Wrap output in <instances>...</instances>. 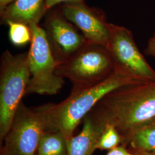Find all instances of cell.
Segmentation results:
<instances>
[{"mask_svg": "<svg viewBox=\"0 0 155 155\" xmlns=\"http://www.w3.org/2000/svg\"><path fill=\"white\" fill-rule=\"evenodd\" d=\"M15 0H0L1 12L3 11L6 8L12 3Z\"/></svg>", "mask_w": 155, "mask_h": 155, "instance_id": "19", "label": "cell"}, {"mask_svg": "<svg viewBox=\"0 0 155 155\" xmlns=\"http://www.w3.org/2000/svg\"><path fill=\"white\" fill-rule=\"evenodd\" d=\"M46 11L45 0H15L1 13L5 24L13 21L29 25L39 24Z\"/></svg>", "mask_w": 155, "mask_h": 155, "instance_id": "11", "label": "cell"}, {"mask_svg": "<svg viewBox=\"0 0 155 155\" xmlns=\"http://www.w3.org/2000/svg\"><path fill=\"white\" fill-rule=\"evenodd\" d=\"M82 130L68 141L67 155H93L105 124L90 111L84 118Z\"/></svg>", "mask_w": 155, "mask_h": 155, "instance_id": "10", "label": "cell"}, {"mask_svg": "<svg viewBox=\"0 0 155 155\" xmlns=\"http://www.w3.org/2000/svg\"><path fill=\"white\" fill-rule=\"evenodd\" d=\"M145 52L147 55L153 56L155 58V32L149 40Z\"/></svg>", "mask_w": 155, "mask_h": 155, "instance_id": "17", "label": "cell"}, {"mask_svg": "<svg viewBox=\"0 0 155 155\" xmlns=\"http://www.w3.org/2000/svg\"><path fill=\"white\" fill-rule=\"evenodd\" d=\"M82 0H45V8L48 10L52 8L56 5L60 4L63 2H72V1H78Z\"/></svg>", "mask_w": 155, "mask_h": 155, "instance_id": "18", "label": "cell"}, {"mask_svg": "<svg viewBox=\"0 0 155 155\" xmlns=\"http://www.w3.org/2000/svg\"><path fill=\"white\" fill-rule=\"evenodd\" d=\"M45 131V119L36 107H28L21 102L3 140L1 155H36Z\"/></svg>", "mask_w": 155, "mask_h": 155, "instance_id": "6", "label": "cell"}, {"mask_svg": "<svg viewBox=\"0 0 155 155\" xmlns=\"http://www.w3.org/2000/svg\"><path fill=\"white\" fill-rule=\"evenodd\" d=\"M91 111L113 125L122 139L134 130L155 121V82L122 86L106 94Z\"/></svg>", "mask_w": 155, "mask_h": 155, "instance_id": "2", "label": "cell"}, {"mask_svg": "<svg viewBox=\"0 0 155 155\" xmlns=\"http://www.w3.org/2000/svg\"><path fill=\"white\" fill-rule=\"evenodd\" d=\"M29 26L32 36L28 51L31 78L25 95H55L63 87L64 79L56 74V63L44 28L35 23Z\"/></svg>", "mask_w": 155, "mask_h": 155, "instance_id": "5", "label": "cell"}, {"mask_svg": "<svg viewBox=\"0 0 155 155\" xmlns=\"http://www.w3.org/2000/svg\"><path fill=\"white\" fill-rule=\"evenodd\" d=\"M109 38L106 48L115 67L141 82H155V71L139 51L133 34L127 28L109 23Z\"/></svg>", "mask_w": 155, "mask_h": 155, "instance_id": "7", "label": "cell"}, {"mask_svg": "<svg viewBox=\"0 0 155 155\" xmlns=\"http://www.w3.org/2000/svg\"><path fill=\"white\" fill-rule=\"evenodd\" d=\"M44 29L56 65L66 61L88 43L63 15L54 14L49 17Z\"/></svg>", "mask_w": 155, "mask_h": 155, "instance_id": "8", "label": "cell"}, {"mask_svg": "<svg viewBox=\"0 0 155 155\" xmlns=\"http://www.w3.org/2000/svg\"><path fill=\"white\" fill-rule=\"evenodd\" d=\"M0 141L11 127L31 78L28 52L13 54L6 50L0 61Z\"/></svg>", "mask_w": 155, "mask_h": 155, "instance_id": "3", "label": "cell"}, {"mask_svg": "<svg viewBox=\"0 0 155 155\" xmlns=\"http://www.w3.org/2000/svg\"><path fill=\"white\" fill-rule=\"evenodd\" d=\"M114 70V63L105 47L90 43L56 67V75L68 79L75 88L95 85Z\"/></svg>", "mask_w": 155, "mask_h": 155, "instance_id": "4", "label": "cell"}, {"mask_svg": "<svg viewBox=\"0 0 155 155\" xmlns=\"http://www.w3.org/2000/svg\"><path fill=\"white\" fill-rule=\"evenodd\" d=\"M68 140L59 131H45L40 140L36 155H67Z\"/></svg>", "mask_w": 155, "mask_h": 155, "instance_id": "13", "label": "cell"}, {"mask_svg": "<svg viewBox=\"0 0 155 155\" xmlns=\"http://www.w3.org/2000/svg\"><path fill=\"white\" fill-rule=\"evenodd\" d=\"M121 143L134 155L155 153V121L129 133L122 139Z\"/></svg>", "mask_w": 155, "mask_h": 155, "instance_id": "12", "label": "cell"}, {"mask_svg": "<svg viewBox=\"0 0 155 155\" xmlns=\"http://www.w3.org/2000/svg\"><path fill=\"white\" fill-rule=\"evenodd\" d=\"M9 27V38L16 46H23L31 43L32 32L29 26L21 22L10 21L6 24Z\"/></svg>", "mask_w": 155, "mask_h": 155, "instance_id": "14", "label": "cell"}, {"mask_svg": "<svg viewBox=\"0 0 155 155\" xmlns=\"http://www.w3.org/2000/svg\"><path fill=\"white\" fill-rule=\"evenodd\" d=\"M122 138L116 128L106 124L97 144V150H110L119 146Z\"/></svg>", "mask_w": 155, "mask_h": 155, "instance_id": "15", "label": "cell"}, {"mask_svg": "<svg viewBox=\"0 0 155 155\" xmlns=\"http://www.w3.org/2000/svg\"><path fill=\"white\" fill-rule=\"evenodd\" d=\"M106 155H134L130 152L127 148L123 146L120 145L115 147L110 150H109V152Z\"/></svg>", "mask_w": 155, "mask_h": 155, "instance_id": "16", "label": "cell"}, {"mask_svg": "<svg viewBox=\"0 0 155 155\" xmlns=\"http://www.w3.org/2000/svg\"><path fill=\"white\" fill-rule=\"evenodd\" d=\"M155 155V153H148V154H145V155Z\"/></svg>", "mask_w": 155, "mask_h": 155, "instance_id": "20", "label": "cell"}, {"mask_svg": "<svg viewBox=\"0 0 155 155\" xmlns=\"http://www.w3.org/2000/svg\"></svg>", "mask_w": 155, "mask_h": 155, "instance_id": "21", "label": "cell"}, {"mask_svg": "<svg viewBox=\"0 0 155 155\" xmlns=\"http://www.w3.org/2000/svg\"><path fill=\"white\" fill-rule=\"evenodd\" d=\"M68 2L62 9V15L81 31L88 43L106 47L109 38V22L104 15L81 3Z\"/></svg>", "mask_w": 155, "mask_h": 155, "instance_id": "9", "label": "cell"}, {"mask_svg": "<svg viewBox=\"0 0 155 155\" xmlns=\"http://www.w3.org/2000/svg\"><path fill=\"white\" fill-rule=\"evenodd\" d=\"M143 82L115 67L114 71L101 82L86 87H72L71 94L61 102L47 104L36 109L45 119L47 131H59L68 141L84 118L106 94L122 86Z\"/></svg>", "mask_w": 155, "mask_h": 155, "instance_id": "1", "label": "cell"}]
</instances>
